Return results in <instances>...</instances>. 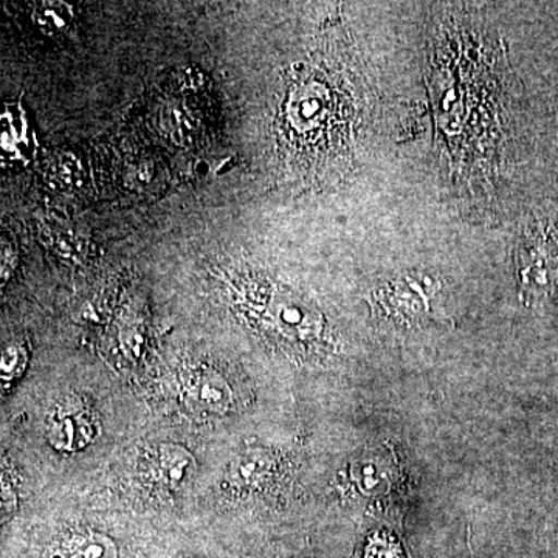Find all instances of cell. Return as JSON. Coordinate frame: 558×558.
<instances>
[{
	"label": "cell",
	"instance_id": "1",
	"mask_svg": "<svg viewBox=\"0 0 558 558\" xmlns=\"http://www.w3.org/2000/svg\"><path fill=\"white\" fill-rule=\"evenodd\" d=\"M95 422L83 407L65 403L50 414L47 422V439L53 449L60 451L83 450L95 438Z\"/></svg>",
	"mask_w": 558,
	"mask_h": 558
},
{
	"label": "cell",
	"instance_id": "5",
	"mask_svg": "<svg viewBox=\"0 0 558 558\" xmlns=\"http://www.w3.org/2000/svg\"><path fill=\"white\" fill-rule=\"evenodd\" d=\"M277 318L282 328L299 337H310L318 329L317 317L296 304H278Z\"/></svg>",
	"mask_w": 558,
	"mask_h": 558
},
{
	"label": "cell",
	"instance_id": "7",
	"mask_svg": "<svg viewBox=\"0 0 558 558\" xmlns=\"http://www.w3.org/2000/svg\"><path fill=\"white\" fill-rule=\"evenodd\" d=\"M62 3L46 2L36 10L35 20L44 31H58L68 24V11Z\"/></svg>",
	"mask_w": 558,
	"mask_h": 558
},
{
	"label": "cell",
	"instance_id": "4",
	"mask_svg": "<svg viewBox=\"0 0 558 558\" xmlns=\"http://www.w3.org/2000/svg\"><path fill=\"white\" fill-rule=\"evenodd\" d=\"M191 398L209 413H226L230 409L233 392L229 381L218 373L207 371L191 384Z\"/></svg>",
	"mask_w": 558,
	"mask_h": 558
},
{
	"label": "cell",
	"instance_id": "8",
	"mask_svg": "<svg viewBox=\"0 0 558 558\" xmlns=\"http://www.w3.org/2000/svg\"><path fill=\"white\" fill-rule=\"evenodd\" d=\"M27 363V352L22 347H9L3 351L2 357V380H13L20 376Z\"/></svg>",
	"mask_w": 558,
	"mask_h": 558
},
{
	"label": "cell",
	"instance_id": "6",
	"mask_svg": "<svg viewBox=\"0 0 558 558\" xmlns=\"http://www.w3.org/2000/svg\"><path fill=\"white\" fill-rule=\"evenodd\" d=\"M267 468V458L263 453H256V451H248V453H242L240 457L234 459L231 464V478L236 483L252 484L253 481L259 478L260 473Z\"/></svg>",
	"mask_w": 558,
	"mask_h": 558
},
{
	"label": "cell",
	"instance_id": "2",
	"mask_svg": "<svg viewBox=\"0 0 558 558\" xmlns=\"http://www.w3.org/2000/svg\"><path fill=\"white\" fill-rule=\"evenodd\" d=\"M116 542L101 532L68 535L51 549L50 558H117Z\"/></svg>",
	"mask_w": 558,
	"mask_h": 558
},
{
	"label": "cell",
	"instance_id": "3",
	"mask_svg": "<svg viewBox=\"0 0 558 558\" xmlns=\"http://www.w3.org/2000/svg\"><path fill=\"white\" fill-rule=\"evenodd\" d=\"M196 458L179 444H161L157 451V472L165 486L180 488L193 480Z\"/></svg>",
	"mask_w": 558,
	"mask_h": 558
}]
</instances>
